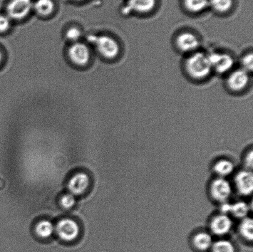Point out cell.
Segmentation results:
<instances>
[{
  "mask_svg": "<svg viewBox=\"0 0 253 252\" xmlns=\"http://www.w3.org/2000/svg\"><path fill=\"white\" fill-rule=\"evenodd\" d=\"M186 69L192 78L203 79L207 77L212 70L208 56L203 53L193 54L186 61Z\"/></svg>",
  "mask_w": 253,
  "mask_h": 252,
  "instance_id": "6da1fadb",
  "label": "cell"
},
{
  "mask_svg": "<svg viewBox=\"0 0 253 252\" xmlns=\"http://www.w3.org/2000/svg\"><path fill=\"white\" fill-rule=\"evenodd\" d=\"M89 41L95 44L98 53L107 59L116 58L120 53V46L118 42L108 36H89Z\"/></svg>",
  "mask_w": 253,
  "mask_h": 252,
  "instance_id": "7a4b0ae2",
  "label": "cell"
},
{
  "mask_svg": "<svg viewBox=\"0 0 253 252\" xmlns=\"http://www.w3.org/2000/svg\"><path fill=\"white\" fill-rule=\"evenodd\" d=\"M232 186L226 180L219 178L212 181L210 187V192L215 201L224 202L227 201L232 194Z\"/></svg>",
  "mask_w": 253,
  "mask_h": 252,
  "instance_id": "3957f363",
  "label": "cell"
},
{
  "mask_svg": "<svg viewBox=\"0 0 253 252\" xmlns=\"http://www.w3.org/2000/svg\"><path fill=\"white\" fill-rule=\"evenodd\" d=\"M32 7L31 0H12L7 7V12L9 18L20 20L25 18Z\"/></svg>",
  "mask_w": 253,
  "mask_h": 252,
  "instance_id": "277c9868",
  "label": "cell"
},
{
  "mask_svg": "<svg viewBox=\"0 0 253 252\" xmlns=\"http://www.w3.org/2000/svg\"><path fill=\"white\" fill-rule=\"evenodd\" d=\"M56 231L62 240L70 242L78 238L79 227L75 221L69 219H64L57 224Z\"/></svg>",
  "mask_w": 253,
  "mask_h": 252,
  "instance_id": "5b68a950",
  "label": "cell"
},
{
  "mask_svg": "<svg viewBox=\"0 0 253 252\" xmlns=\"http://www.w3.org/2000/svg\"><path fill=\"white\" fill-rule=\"evenodd\" d=\"M208 58L212 69L219 73L227 72L234 66V59L227 53H214L208 56Z\"/></svg>",
  "mask_w": 253,
  "mask_h": 252,
  "instance_id": "8992f818",
  "label": "cell"
},
{
  "mask_svg": "<svg viewBox=\"0 0 253 252\" xmlns=\"http://www.w3.org/2000/svg\"><path fill=\"white\" fill-rule=\"evenodd\" d=\"M69 58L76 65L83 66L87 64L90 59V50L85 44L75 43L69 49Z\"/></svg>",
  "mask_w": 253,
  "mask_h": 252,
  "instance_id": "52a82bcc",
  "label": "cell"
},
{
  "mask_svg": "<svg viewBox=\"0 0 253 252\" xmlns=\"http://www.w3.org/2000/svg\"><path fill=\"white\" fill-rule=\"evenodd\" d=\"M238 191L244 196H249L253 190V175L249 170H242L235 178Z\"/></svg>",
  "mask_w": 253,
  "mask_h": 252,
  "instance_id": "ba28073f",
  "label": "cell"
},
{
  "mask_svg": "<svg viewBox=\"0 0 253 252\" xmlns=\"http://www.w3.org/2000/svg\"><path fill=\"white\" fill-rule=\"evenodd\" d=\"M90 185V179L84 173H78L71 178L68 184V189L74 196H79L86 191Z\"/></svg>",
  "mask_w": 253,
  "mask_h": 252,
  "instance_id": "9c48e42d",
  "label": "cell"
},
{
  "mask_svg": "<svg viewBox=\"0 0 253 252\" xmlns=\"http://www.w3.org/2000/svg\"><path fill=\"white\" fill-rule=\"evenodd\" d=\"M249 81V73L242 69L230 74L228 78L227 85L232 91H239L246 87Z\"/></svg>",
  "mask_w": 253,
  "mask_h": 252,
  "instance_id": "30bf717a",
  "label": "cell"
},
{
  "mask_svg": "<svg viewBox=\"0 0 253 252\" xmlns=\"http://www.w3.org/2000/svg\"><path fill=\"white\" fill-rule=\"evenodd\" d=\"M210 226L213 233L223 236L229 233L231 229L232 221L226 215H219L212 219Z\"/></svg>",
  "mask_w": 253,
  "mask_h": 252,
  "instance_id": "8fae6325",
  "label": "cell"
},
{
  "mask_svg": "<svg viewBox=\"0 0 253 252\" xmlns=\"http://www.w3.org/2000/svg\"><path fill=\"white\" fill-rule=\"evenodd\" d=\"M177 44L180 51L184 53L194 51L199 46V41L194 34L184 32L177 37Z\"/></svg>",
  "mask_w": 253,
  "mask_h": 252,
  "instance_id": "7c38bea8",
  "label": "cell"
},
{
  "mask_svg": "<svg viewBox=\"0 0 253 252\" xmlns=\"http://www.w3.org/2000/svg\"><path fill=\"white\" fill-rule=\"evenodd\" d=\"M155 0H129L126 11L147 13L155 7Z\"/></svg>",
  "mask_w": 253,
  "mask_h": 252,
  "instance_id": "4fadbf2b",
  "label": "cell"
},
{
  "mask_svg": "<svg viewBox=\"0 0 253 252\" xmlns=\"http://www.w3.org/2000/svg\"><path fill=\"white\" fill-rule=\"evenodd\" d=\"M193 245L198 251L205 252L209 250L212 246V239L210 234L201 232L194 236L193 239Z\"/></svg>",
  "mask_w": 253,
  "mask_h": 252,
  "instance_id": "5bb4252c",
  "label": "cell"
},
{
  "mask_svg": "<svg viewBox=\"0 0 253 252\" xmlns=\"http://www.w3.org/2000/svg\"><path fill=\"white\" fill-rule=\"evenodd\" d=\"M33 7L39 14L48 16L54 11V3L52 0H37Z\"/></svg>",
  "mask_w": 253,
  "mask_h": 252,
  "instance_id": "9a60e30c",
  "label": "cell"
},
{
  "mask_svg": "<svg viewBox=\"0 0 253 252\" xmlns=\"http://www.w3.org/2000/svg\"><path fill=\"white\" fill-rule=\"evenodd\" d=\"M54 231L53 224L49 221H42L37 224L36 232L42 238H48L53 234Z\"/></svg>",
  "mask_w": 253,
  "mask_h": 252,
  "instance_id": "2e32d148",
  "label": "cell"
},
{
  "mask_svg": "<svg viewBox=\"0 0 253 252\" xmlns=\"http://www.w3.org/2000/svg\"><path fill=\"white\" fill-rule=\"evenodd\" d=\"M214 169L217 174L225 177L232 174L234 169V165L229 160L222 159L215 164Z\"/></svg>",
  "mask_w": 253,
  "mask_h": 252,
  "instance_id": "e0dca14e",
  "label": "cell"
},
{
  "mask_svg": "<svg viewBox=\"0 0 253 252\" xmlns=\"http://www.w3.org/2000/svg\"><path fill=\"white\" fill-rule=\"evenodd\" d=\"M240 233L243 238L252 242L253 238V221L251 218H245L240 225Z\"/></svg>",
  "mask_w": 253,
  "mask_h": 252,
  "instance_id": "ac0fdd59",
  "label": "cell"
},
{
  "mask_svg": "<svg viewBox=\"0 0 253 252\" xmlns=\"http://www.w3.org/2000/svg\"><path fill=\"white\" fill-rule=\"evenodd\" d=\"M209 2V0H185V7L188 11L195 13L207 8Z\"/></svg>",
  "mask_w": 253,
  "mask_h": 252,
  "instance_id": "d6986e66",
  "label": "cell"
},
{
  "mask_svg": "<svg viewBox=\"0 0 253 252\" xmlns=\"http://www.w3.org/2000/svg\"><path fill=\"white\" fill-rule=\"evenodd\" d=\"M212 252H235L234 244L227 240L215 242L211 247Z\"/></svg>",
  "mask_w": 253,
  "mask_h": 252,
  "instance_id": "ffe728a7",
  "label": "cell"
},
{
  "mask_svg": "<svg viewBox=\"0 0 253 252\" xmlns=\"http://www.w3.org/2000/svg\"><path fill=\"white\" fill-rule=\"evenodd\" d=\"M230 212L237 218H244L249 213V207L244 202H239L231 205Z\"/></svg>",
  "mask_w": 253,
  "mask_h": 252,
  "instance_id": "44dd1931",
  "label": "cell"
},
{
  "mask_svg": "<svg viewBox=\"0 0 253 252\" xmlns=\"http://www.w3.org/2000/svg\"><path fill=\"white\" fill-rule=\"evenodd\" d=\"M209 4L215 11L225 12L231 9L233 1L232 0H210Z\"/></svg>",
  "mask_w": 253,
  "mask_h": 252,
  "instance_id": "7402d4cb",
  "label": "cell"
},
{
  "mask_svg": "<svg viewBox=\"0 0 253 252\" xmlns=\"http://www.w3.org/2000/svg\"><path fill=\"white\" fill-rule=\"evenodd\" d=\"M76 204V199L74 195L68 194L64 195L61 199V206L65 209H71Z\"/></svg>",
  "mask_w": 253,
  "mask_h": 252,
  "instance_id": "603a6c76",
  "label": "cell"
},
{
  "mask_svg": "<svg viewBox=\"0 0 253 252\" xmlns=\"http://www.w3.org/2000/svg\"><path fill=\"white\" fill-rule=\"evenodd\" d=\"M242 69L247 71L248 73L251 72L253 68V54L250 53L245 55L244 58L242 59Z\"/></svg>",
  "mask_w": 253,
  "mask_h": 252,
  "instance_id": "cb8c5ba5",
  "label": "cell"
},
{
  "mask_svg": "<svg viewBox=\"0 0 253 252\" xmlns=\"http://www.w3.org/2000/svg\"><path fill=\"white\" fill-rule=\"evenodd\" d=\"M66 36L69 41L77 42L78 41V39L81 38V32L78 28L71 27V28L69 29L68 31H67Z\"/></svg>",
  "mask_w": 253,
  "mask_h": 252,
  "instance_id": "d4e9b609",
  "label": "cell"
},
{
  "mask_svg": "<svg viewBox=\"0 0 253 252\" xmlns=\"http://www.w3.org/2000/svg\"><path fill=\"white\" fill-rule=\"evenodd\" d=\"M11 26V21L8 16L0 15V33L8 31Z\"/></svg>",
  "mask_w": 253,
  "mask_h": 252,
  "instance_id": "484cf974",
  "label": "cell"
},
{
  "mask_svg": "<svg viewBox=\"0 0 253 252\" xmlns=\"http://www.w3.org/2000/svg\"><path fill=\"white\" fill-rule=\"evenodd\" d=\"M245 162L248 169H252L253 166V152L252 150L248 153L246 157H245Z\"/></svg>",
  "mask_w": 253,
  "mask_h": 252,
  "instance_id": "4316f807",
  "label": "cell"
},
{
  "mask_svg": "<svg viewBox=\"0 0 253 252\" xmlns=\"http://www.w3.org/2000/svg\"><path fill=\"white\" fill-rule=\"evenodd\" d=\"M230 209H231V205L227 204L226 202H224L221 207L222 212L224 214L230 212Z\"/></svg>",
  "mask_w": 253,
  "mask_h": 252,
  "instance_id": "83f0119b",
  "label": "cell"
},
{
  "mask_svg": "<svg viewBox=\"0 0 253 252\" xmlns=\"http://www.w3.org/2000/svg\"><path fill=\"white\" fill-rule=\"evenodd\" d=\"M2 53H1V51H0V63H1V62L2 61Z\"/></svg>",
  "mask_w": 253,
  "mask_h": 252,
  "instance_id": "f1b7e54d",
  "label": "cell"
},
{
  "mask_svg": "<svg viewBox=\"0 0 253 252\" xmlns=\"http://www.w3.org/2000/svg\"><path fill=\"white\" fill-rule=\"evenodd\" d=\"M76 1H81V0H76Z\"/></svg>",
  "mask_w": 253,
  "mask_h": 252,
  "instance_id": "f546056e",
  "label": "cell"
}]
</instances>
